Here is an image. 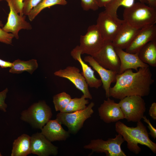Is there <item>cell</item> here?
Returning <instances> with one entry per match:
<instances>
[{"label": "cell", "instance_id": "6da1fadb", "mask_svg": "<svg viewBox=\"0 0 156 156\" xmlns=\"http://www.w3.org/2000/svg\"><path fill=\"white\" fill-rule=\"evenodd\" d=\"M116 83L110 88L109 96L120 100L125 97L148 95L154 82L149 67L140 68L136 72L128 69L116 75Z\"/></svg>", "mask_w": 156, "mask_h": 156}, {"label": "cell", "instance_id": "7a4b0ae2", "mask_svg": "<svg viewBox=\"0 0 156 156\" xmlns=\"http://www.w3.org/2000/svg\"><path fill=\"white\" fill-rule=\"evenodd\" d=\"M115 129L127 142V148L131 152L138 154L141 151L138 145L140 144L146 146L153 153H156V144L150 139L146 128L141 120L137 122L135 127H128L118 121L115 123Z\"/></svg>", "mask_w": 156, "mask_h": 156}, {"label": "cell", "instance_id": "3957f363", "mask_svg": "<svg viewBox=\"0 0 156 156\" xmlns=\"http://www.w3.org/2000/svg\"><path fill=\"white\" fill-rule=\"evenodd\" d=\"M124 20L132 27L138 29L155 24L156 9L140 2L125 8L123 14Z\"/></svg>", "mask_w": 156, "mask_h": 156}, {"label": "cell", "instance_id": "277c9868", "mask_svg": "<svg viewBox=\"0 0 156 156\" xmlns=\"http://www.w3.org/2000/svg\"><path fill=\"white\" fill-rule=\"evenodd\" d=\"M21 119L35 128L41 129L49 121L53 114L51 108L43 101L34 103L22 112Z\"/></svg>", "mask_w": 156, "mask_h": 156}, {"label": "cell", "instance_id": "5b68a950", "mask_svg": "<svg viewBox=\"0 0 156 156\" xmlns=\"http://www.w3.org/2000/svg\"><path fill=\"white\" fill-rule=\"evenodd\" d=\"M93 102H91L84 109L72 112L58 113L56 119L61 125L66 126L70 133L76 134L83 127L85 121L94 113Z\"/></svg>", "mask_w": 156, "mask_h": 156}, {"label": "cell", "instance_id": "8992f818", "mask_svg": "<svg viewBox=\"0 0 156 156\" xmlns=\"http://www.w3.org/2000/svg\"><path fill=\"white\" fill-rule=\"evenodd\" d=\"M124 141L122 136L118 133L115 138L107 140L99 139L92 140L83 148L92 150V153H104L107 156H126L121 147Z\"/></svg>", "mask_w": 156, "mask_h": 156}, {"label": "cell", "instance_id": "52a82bcc", "mask_svg": "<svg viewBox=\"0 0 156 156\" xmlns=\"http://www.w3.org/2000/svg\"><path fill=\"white\" fill-rule=\"evenodd\" d=\"M124 116L128 122H137L143 118L146 110V104L142 97L128 96L120 100L118 103Z\"/></svg>", "mask_w": 156, "mask_h": 156}, {"label": "cell", "instance_id": "ba28073f", "mask_svg": "<svg viewBox=\"0 0 156 156\" xmlns=\"http://www.w3.org/2000/svg\"><path fill=\"white\" fill-rule=\"evenodd\" d=\"M105 42L96 24L89 27L86 34L81 35L79 48L81 54L93 56L101 49Z\"/></svg>", "mask_w": 156, "mask_h": 156}, {"label": "cell", "instance_id": "9c48e42d", "mask_svg": "<svg viewBox=\"0 0 156 156\" xmlns=\"http://www.w3.org/2000/svg\"><path fill=\"white\" fill-rule=\"evenodd\" d=\"M92 57L103 67L118 74L120 60L112 42L105 41L100 50Z\"/></svg>", "mask_w": 156, "mask_h": 156}, {"label": "cell", "instance_id": "30bf717a", "mask_svg": "<svg viewBox=\"0 0 156 156\" xmlns=\"http://www.w3.org/2000/svg\"><path fill=\"white\" fill-rule=\"evenodd\" d=\"M55 76L66 79L70 81L81 91L86 99H92V96L88 88V86L80 70L75 66H68L63 69L55 72Z\"/></svg>", "mask_w": 156, "mask_h": 156}, {"label": "cell", "instance_id": "8fae6325", "mask_svg": "<svg viewBox=\"0 0 156 156\" xmlns=\"http://www.w3.org/2000/svg\"><path fill=\"white\" fill-rule=\"evenodd\" d=\"M6 1L9 7L10 12L7 22L2 29L5 32L12 34L14 38L18 39L19 38L18 32L20 30H31L32 27L26 21V16L20 15L15 10L10 0Z\"/></svg>", "mask_w": 156, "mask_h": 156}, {"label": "cell", "instance_id": "7c38bea8", "mask_svg": "<svg viewBox=\"0 0 156 156\" xmlns=\"http://www.w3.org/2000/svg\"><path fill=\"white\" fill-rule=\"evenodd\" d=\"M123 23L103 11L99 14L96 24L105 41L112 42Z\"/></svg>", "mask_w": 156, "mask_h": 156}, {"label": "cell", "instance_id": "4fadbf2b", "mask_svg": "<svg viewBox=\"0 0 156 156\" xmlns=\"http://www.w3.org/2000/svg\"><path fill=\"white\" fill-rule=\"evenodd\" d=\"M31 153L39 156H55L58 148L53 145L41 133H37L31 136Z\"/></svg>", "mask_w": 156, "mask_h": 156}, {"label": "cell", "instance_id": "5bb4252c", "mask_svg": "<svg viewBox=\"0 0 156 156\" xmlns=\"http://www.w3.org/2000/svg\"><path fill=\"white\" fill-rule=\"evenodd\" d=\"M98 111L100 119L106 123L116 122L124 119L118 103L109 97L104 101L98 108Z\"/></svg>", "mask_w": 156, "mask_h": 156}, {"label": "cell", "instance_id": "9a60e30c", "mask_svg": "<svg viewBox=\"0 0 156 156\" xmlns=\"http://www.w3.org/2000/svg\"><path fill=\"white\" fill-rule=\"evenodd\" d=\"M155 40L156 25L154 24L139 29L125 51L133 53H138L146 44Z\"/></svg>", "mask_w": 156, "mask_h": 156}, {"label": "cell", "instance_id": "2e32d148", "mask_svg": "<svg viewBox=\"0 0 156 156\" xmlns=\"http://www.w3.org/2000/svg\"><path fill=\"white\" fill-rule=\"evenodd\" d=\"M84 61L88 62L99 74L103 88L105 91L106 97H109V91L112 83L115 82L118 73L114 71L107 69L99 64L92 56H85Z\"/></svg>", "mask_w": 156, "mask_h": 156}, {"label": "cell", "instance_id": "e0dca14e", "mask_svg": "<svg viewBox=\"0 0 156 156\" xmlns=\"http://www.w3.org/2000/svg\"><path fill=\"white\" fill-rule=\"evenodd\" d=\"M115 48L120 62L118 74H121L128 69H133L137 71L138 68L149 67L148 65L140 60L138 53H131L121 49Z\"/></svg>", "mask_w": 156, "mask_h": 156}, {"label": "cell", "instance_id": "ac0fdd59", "mask_svg": "<svg viewBox=\"0 0 156 156\" xmlns=\"http://www.w3.org/2000/svg\"><path fill=\"white\" fill-rule=\"evenodd\" d=\"M81 52L79 46H76L71 51L70 55L75 60L79 62L82 69L81 74L84 78L88 86L96 89L99 88L102 85L101 79L96 77L94 71L88 66L81 58Z\"/></svg>", "mask_w": 156, "mask_h": 156}, {"label": "cell", "instance_id": "d6986e66", "mask_svg": "<svg viewBox=\"0 0 156 156\" xmlns=\"http://www.w3.org/2000/svg\"><path fill=\"white\" fill-rule=\"evenodd\" d=\"M41 130V133L51 142L65 141L70 136L69 132L65 130L56 119L50 120Z\"/></svg>", "mask_w": 156, "mask_h": 156}, {"label": "cell", "instance_id": "ffe728a7", "mask_svg": "<svg viewBox=\"0 0 156 156\" xmlns=\"http://www.w3.org/2000/svg\"><path fill=\"white\" fill-rule=\"evenodd\" d=\"M139 29L131 26L125 21L112 42L115 48L126 49L131 43Z\"/></svg>", "mask_w": 156, "mask_h": 156}, {"label": "cell", "instance_id": "44dd1931", "mask_svg": "<svg viewBox=\"0 0 156 156\" xmlns=\"http://www.w3.org/2000/svg\"><path fill=\"white\" fill-rule=\"evenodd\" d=\"M31 137L23 134L15 140L13 143L11 156H26L31 153Z\"/></svg>", "mask_w": 156, "mask_h": 156}, {"label": "cell", "instance_id": "7402d4cb", "mask_svg": "<svg viewBox=\"0 0 156 156\" xmlns=\"http://www.w3.org/2000/svg\"><path fill=\"white\" fill-rule=\"evenodd\" d=\"M137 0H112L105 7L104 11L118 22L121 23L125 21L118 18L117 13L119 8L123 6L125 8L129 7L133 5ZM139 2L148 4L147 0H137Z\"/></svg>", "mask_w": 156, "mask_h": 156}, {"label": "cell", "instance_id": "603a6c76", "mask_svg": "<svg viewBox=\"0 0 156 156\" xmlns=\"http://www.w3.org/2000/svg\"><path fill=\"white\" fill-rule=\"evenodd\" d=\"M142 62L152 67L156 66V40L148 42L138 52Z\"/></svg>", "mask_w": 156, "mask_h": 156}, {"label": "cell", "instance_id": "cb8c5ba5", "mask_svg": "<svg viewBox=\"0 0 156 156\" xmlns=\"http://www.w3.org/2000/svg\"><path fill=\"white\" fill-rule=\"evenodd\" d=\"M38 67L36 60L32 59L27 61L18 59L12 62L9 72L13 74H20L27 71L32 74Z\"/></svg>", "mask_w": 156, "mask_h": 156}, {"label": "cell", "instance_id": "d4e9b609", "mask_svg": "<svg viewBox=\"0 0 156 156\" xmlns=\"http://www.w3.org/2000/svg\"><path fill=\"white\" fill-rule=\"evenodd\" d=\"M67 3L66 0H42L30 11L28 15V18L32 21L43 9L57 5H65Z\"/></svg>", "mask_w": 156, "mask_h": 156}, {"label": "cell", "instance_id": "484cf974", "mask_svg": "<svg viewBox=\"0 0 156 156\" xmlns=\"http://www.w3.org/2000/svg\"><path fill=\"white\" fill-rule=\"evenodd\" d=\"M83 95L80 98L71 99L67 106L62 112H72L84 109L89 101Z\"/></svg>", "mask_w": 156, "mask_h": 156}, {"label": "cell", "instance_id": "4316f807", "mask_svg": "<svg viewBox=\"0 0 156 156\" xmlns=\"http://www.w3.org/2000/svg\"><path fill=\"white\" fill-rule=\"evenodd\" d=\"M71 99L69 94L64 92L54 95L53 102L55 111L62 112Z\"/></svg>", "mask_w": 156, "mask_h": 156}, {"label": "cell", "instance_id": "83f0119b", "mask_svg": "<svg viewBox=\"0 0 156 156\" xmlns=\"http://www.w3.org/2000/svg\"><path fill=\"white\" fill-rule=\"evenodd\" d=\"M42 0H24L23 7L24 15L28 16L30 11Z\"/></svg>", "mask_w": 156, "mask_h": 156}, {"label": "cell", "instance_id": "f1b7e54d", "mask_svg": "<svg viewBox=\"0 0 156 156\" xmlns=\"http://www.w3.org/2000/svg\"><path fill=\"white\" fill-rule=\"evenodd\" d=\"M81 6L85 11L92 10L96 11L99 7L96 0H81Z\"/></svg>", "mask_w": 156, "mask_h": 156}, {"label": "cell", "instance_id": "f546056e", "mask_svg": "<svg viewBox=\"0 0 156 156\" xmlns=\"http://www.w3.org/2000/svg\"><path fill=\"white\" fill-rule=\"evenodd\" d=\"M2 24L0 21V42L7 44H10L12 43L13 35L11 33H7L1 28Z\"/></svg>", "mask_w": 156, "mask_h": 156}, {"label": "cell", "instance_id": "4dcf8cb0", "mask_svg": "<svg viewBox=\"0 0 156 156\" xmlns=\"http://www.w3.org/2000/svg\"><path fill=\"white\" fill-rule=\"evenodd\" d=\"M15 10L20 15H24L23 10L24 0H9Z\"/></svg>", "mask_w": 156, "mask_h": 156}, {"label": "cell", "instance_id": "1f68e13d", "mask_svg": "<svg viewBox=\"0 0 156 156\" xmlns=\"http://www.w3.org/2000/svg\"><path fill=\"white\" fill-rule=\"evenodd\" d=\"M8 90L7 88L0 92V109L4 112H6L7 105L5 103Z\"/></svg>", "mask_w": 156, "mask_h": 156}, {"label": "cell", "instance_id": "d6a6232c", "mask_svg": "<svg viewBox=\"0 0 156 156\" xmlns=\"http://www.w3.org/2000/svg\"><path fill=\"white\" fill-rule=\"evenodd\" d=\"M142 119L143 121L148 125V127L150 131V132L148 134L151 135L152 137L155 139L156 138V128L153 126L149 120L148 119L146 116H144Z\"/></svg>", "mask_w": 156, "mask_h": 156}, {"label": "cell", "instance_id": "836d02e7", "mask_svg": "<svg viewBox=\"0 0 156 156\" xmlns=\"http://www.w3.org/2000/svg\"><path fill=\"white\" fill-rule=\"evenodd\" d=\"M149 114L154 120H156V103L151 104L149 110Z\"/></svg>", "mask_w": 156, "mask_h": 156}, {"label": "cell", "instance_id": "e575fe53", "mask_svg": "<svg viewBox=\"0 0 156 156\" xmlns=\"http://www.w3.org/2000/svg\"><path fill=\"white\" fill-rule=\"evenodd\" d=\"M12 65V62L5 61L0 59V66L1 68H10Z\"/></svg>", "mask_w": 156, "mask_h": 156}, {"label": "cell", "instance_id": "d590c367", "mask_svg": "<svg viewBox=\"0 0 156 156\" xmlns=\"http://www.w3.org/2000/svg\"><path fill=\"white\" fill-rule=\"evenodd\" d=\"M112 0H96L99 7H105Z\"/></svg>", "mask_w": 156, "mask_h": 156}, {"label": "cell", "instance_id": "8d00e7d4", "mask_svg": "<svg viewBox=\"0 0 156 156\" xmlns=\"http://www.w3.org/2000/svg\"><path fill=\"white\" fill-rule=\"evenodd\" d=\"M147 1L149 6L156 8V0H147Z\"/></svg>", "mask_w": 156, "mask_h": 156}, {"label": "cell", "instance_id": "74e56055", "mask_svg": "<svg viewBox=\"0 0 156 156\" xmlns=\"http://www.w3.org/2000/svg\"><path fill=\"white\" fill-rule=\"evenodd\" d=\"M2 155H1V153H0V156H2Z\"/></svg>", "mask_w": 156, "mask_h": 156}]
</instances>
